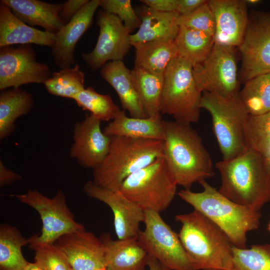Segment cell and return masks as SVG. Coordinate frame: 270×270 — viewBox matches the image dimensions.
I'll list each match as a JSON object with an SVG mask.
<instances>
[{
    "instance_id": "1",
    "label": "cell",
    "mask_w": 270,
    "mask_h": 270,
    "mask_svg": "<svg viewBox=\"0 0 270 270\" xmlns=\"http://www.w3.org/2000/svg\"><path fill=\"white\" fill-rule=\"evenodd\" d=\"M162 156L178 186L190 190L214 175L211 157L190 124L164 120Z\"/></svg>"
},
{
    "instance_id": "2",
    "label": "cell",
    "mask_w": 270,
    "mask_h": 270,
    "mask_svg": "<svg viewBox=\"0 0 270 270\" xmlns=\"http://www.w3.org/2000/svg\"><path fill=\"white\" fill-rule=\"evenodd\" d=\"M180 240L194 270H232L233 252L226 235L200 212L175 216Z\"/></svg>"
},
{
    "instance_id": "3",
    "label": "cell",
    "mask_w": 270,
    "mask_h": 270,
    "mask_svg": "<svg viewBox=\"0 0 270 270\" xmlns=\"http://www.w3.org/2000/svg\"><path fill=\"white\" fill-rule=\"evenodd\" d=\"M216 166L222 180L218 191L228 199L257 211L270 200V176L260 154L247 149Z\"/></svg>"
},
{
    "instance_id": "4",
    "label": "cell",
    "mask_w": 270,
    "mask_h": 270,
    "mask_svg": "<svg viewBox=\"0 0 270 270\" xmlns=\"http://www.w3.org/2000/svg\"><path fill=\"white\" fill-rule=\"evenodd\" d=\"M199 183L202 192L184 189L178 192V196L216 224L234 246L246 248L247 232L260 226V211L231 200L206 180Z\"/></svg>"
},
{
    "instance_id": "5",
    "label": "cell",
    "mask_w": 270,
    "mask_h": 270,
    "mask_svg": "<svg viewBox=\"0 0 270 270\" xmlns=\"http://www.w3.org/2000/svg\"><path fill=\"white\" fill-rule=\"evenodd\" d=\"M164 142L150 139L111 136L108 154L93 170L92 181L112 190H120L124 180L162 156Z\"/></svg>"
},
{
    "instance_id": "6",
    "label": "cell",
    "mask_w": 270,
    "mask_h": 270,
    "mask_svg": "<svg viewBox=\"0 0 270 270\" xmlns=\"http://www.w3.org/2000/svg\"><path fill=\"white\" fill-rule=\"evenodd\" d=\"M200 108L212 116L213 132L223 160L233 158L248 149L244 126L249 114L238 94L226 97L203 92Z\"/></svg>"
},
{
    "instance_id": "7",
    "label": "cell",
    "mask_w": 270,
    "mask_h": 270,
    "mask_svg": "<svg viewBox=\"0 0 270 270\" xmlns=\"http://www.w3.org/2000/svg\"><path fill=\"white\" fill-rule=\"evenodd\" d=\"M202 94L194 79L192 66L178 54L164 74L161 114L171 116L175 121L184 124L196 122Z\"/></svg>"
},
{
    "instance_id": "8",
    "label": "cell",
    "mask_w": 270,
    "mask_h": 270,
    "mask_svg": "<svg viewBox=\"0 0 270 270\" xmlns=\"http://www.w3.org/2000/svg\"><path fill=\"white\" fill-rule=\"evenodd\" d=\"M177 184L161 156L127 178L120 191L144 211L160 213L172 202Z\"/></svg>"
},
{
    "instance_id": "9",
    "label": "cell",
    "mask_w": 270,
    "mask_h": 270,
    "mask_svg": "<svg viewBox=\"0 0 270 270\" xmlns=\"http://www.w3.org/2000/svg\"><path fill=\"white\" fill-rule=\"evenodd\" d=\"M145 228L138 236L148 254L169 270H194L178 234L164 220L159 212L146 210Z\"/></svg>"
},
{
    "instance_id": "10",
    "label": "cell",
    "mask_w": 270,
    "mask_h": 270,
    "mask_svg": "<svg viewBox=\"0 0 270 270\" xmlns=\"http://www.w3.org/2000/svg\"><path fill=\"white\" fill-rule=\"evenodd\" d=\"M15 196L36 210L40 216L42 224L41 234L32 236L30 238L34 241L54 243L64 235L84 228L75 220L62 190H58L51 198L32 190Z\"/></svg>"
},
{
    "instance_id": "11",
    "label": "cell",
    "mask_w": 270,
    "mask_h": 270,
    "mask_svg": "<svg viewBox=\"0 0 270 270\" xmlns=\"http://www.w3.org/2000/svg\"><path fill=\"white\" fill-rule=\"evenodd\" d=\"M192 67L194 79L202 92L226 97L238 94L240 82L234 48L214 42L207 58Z\"/></svg>"
},
{
    "instance_id": "12",
    "label": "cell",
    "mask_w": 270,
    "mask_h": 270,
    "mask_svg": "<svg viewBox=\"0 0 270 270\" xmlns=\"http://www.w3.org/2000/svg\"><path fill=\"white\" fill-rule=\"evenodd\" d=\"M52 73L45 63L37 61L32 44L0 47V90L28 84H42Z\"/></svg>"
},
{
    "instance_id": "13",
    "label": "cell",
    "mask_w": 270,
    "mask_h": 270,
    "mask_svg": "<svg viewBox=\"0 0 270 270\" xmlns=\"http://www.w3.org/2000/svg\"><path fill=\"white\" fill-rule=\"evenodd\" d=\"M242 56L241 80L270 74V12L254 11L238 47Z\"/></svg>"
},
{
    "instance_id": "14",
    "label": "cell",
    "mask_w": 270,
    "mask_h": 270,
    "mask_svg": "<svg viewBox=\"0 0 270 270\" xmlns=\"http://www.w3.org/2000/svg\"><path fill=\"white\" fill-rule=\"evenodd\" d=\"M99 35L94 48L82 52L81 56L94 70L101 68L109 62L122 61L130 46V32L116 15L102 10L96 15Z\"/></svg>"
},
{
    "instance_id": "15",
    "label": "cell",
    "mask_w": 270,
    "mask_h": 270,
    "mask_svg": "<svg viewBox=\"0 0 270 270\" xmlns=\"http://www.w3.org/2000/svg\"><path fill=\"white\" fill-rule=\"evenodd\" d=\"M100 122L90 114H86L82 120L74 125L70 156L82 167L94 170L100 165L108 154L111 137L101 130Z\"/></svg>"
},
{
    "instance_id": "16",
    "label": "cell",
    "mask_w": 270,
    "mask_h": 270,
    "mask_svg": "<svg viewBox=\"0 0 270 270\" xmlns=\"http://www.w3.org/2000/svg\"><path fill=\"white\" fill-rule=\"evenodd\" d=\"M84 190L89 196L104 202L110 208L118 239L138 238L140 230V224L144 222L145 218L144 211L142 208L120 190L104 188L92 180L86 183Z\"/></svg>"
},
{
    "instance_id": "17",
    "label": "cell",
    "mask_w": 270,
    "mask_h": 270,
    "mask_svg": "<svg viewBox=\"0 0 270 270\" xmlns=\"http://www.w3.org/2000/svg\"><path fill=\"white\" fill-rule=\"evenodd\" d=\"M54 244L64 252L73 270L106 268L101 238L84 228L62 236Z\"/></svg>"
},
{
    "instance_id": "18",
    "label": "cell",
    "mask_w": 270,
    "mask_h": 270,
    "mask_svg": "<svg viewBox=\"0 0 270 270\" xmlns=\"http://www.w3.org/2000/svg\"><path fill=\"white\" fill-rule=\"evenodd\" d=\"M208 3L215 18V43L238 47L249 22L246 0H209Z\"/></svg>"
},
{
    "instance_id": "19",
    "label": "cell",
    "mask_w": 270,
    "mask_h": 270,
    "mask_svg": "<svg viewBox=\"0 0 270 270\" xmlns=\"http://www.w3.org/2000/svg\"><path fill=\"white\" fill-rule=\"evenodd\" d=\"M100 6V0H91L55 34L51 54L56 65L61 69L76 64L75 48L79 40L92 22L94 14Z\"/></svg>"
},
{
    "instance_id": "20",
    "label": "cell",
    "mask_w": 270,
    "mask_h": 270,
    "mask_svg": "<svg viewBox=\"0 0 270 270\" xmlns=\"http://www.w3.org/2000/svg\"><path fill=\"white\" fill-rule=\"evenodd\" d=\"M55 34L32 27L18 19L0 1V47L36 44L52 48Z\"/></svg>"
},
{
    "instance_id": "21",
    "label": "cell",
    "mask_w": 270,
    "mask_h": 270,
    "mask_svg": "<svg viewBox=\"0 0 270 270\" xmlns=\"http://www.w3.org/2000/svg\"><path fill=\"white\" fill-rule=\"evenodd\" d=\"M100 238L104 246L106 270H146L148 254L138 238L114 240L107 233Z\"/></svg>"
},
{
    "instance_id": "22",
    "label": "cell",
    "mask_w": 270,
    "mask_h": 270,
    "mask_svg": "<svg viewBox=\"0 0 270 270\" xmlns=\"http://www.w3.org/2000/svg\"><path fill=\"white\" fill-rule=\"evenodd\" d=\"M20 20L34 28L56 34L64 26L60 17L62 4L39 0H1Z\"/></svg>"
},
{
    "instance_id": "23",
    "label": "cell",
    "mask_w": 270,
    "mask_h": 270,
    "mask_svg": "<svg viewBox=\"0 0 270 270\" xmlns=\"http://www.w3.org/2000/svg\"><path fill=\"white\" fill-rule=\"evenodd\" d=\"M138 16L141 24L136 33L130 34L132 46L151 41L174 40L180 28V14L178 12H160L146 6L140 10Z\"/></svg>"
},
{
    "instance_id": "24",
    "label": "cell",
    "mask_w": 270,
    "mask_h": 270,
    "mask_svg": "<svg viewBox=\"0 0 270 270\" xmlns=\"http://www.w3.org/2000/svg\"><path fill=\"white\" fill-rule=\"evenodd\" d=\"M100 74L115 90L124 110L131 117L148 118L134 86L131 70L122 61L107 62L101 68Z\"/></svg>"
},
{
    "instance_id": "25",
    "label": "cell",
    "mask_w": 270,
    "mask_h": 270,
    "mask_svg": "<svg viewBox=\"0 0 270 270\" xmlns=\"http://www.w3.org/2000/svg\"><path fill=\"white\" fill-rule=\"evenodd\" d=\"M102 130L110 137L125 136L163 141L164 120L161 116L146 118L129 117L124 110H120Z\"/></svg>"
},
{
    "instance_id": "26",
    "label": "cell",
    "mask_w": 270,
    "mask_h": 270,
    "mask_svg": "<svg viewBox=\"0 0 270 270\" xmlns=\"http://www.w3.org/2000/svg\"><path fill=\"white\" fill-rule=\"evenodd\" d=\"M34 104L32 94L20 87L0 92V139L8 138L14 130L16 120L28 114Z\"/></svg>"
},
{
    "instance_id": "27",
    "label": "cell",
    "mask_w": 270,
    "mask_h": 270,
    "mask_svg": "<svg viewBox=\"0 0 270 270\" xmlns=\"http://www.w3.org/2000/svg\"><path fill=\"white\" fill-rule=\"evenodd\" d=\"M134 67L164 76L170 62L178 55L174 41H151L134 44Z\"/></svg>"
},
{
    "instance_id": "28",
    "label": "cell",
    "mask_w": 270,
    "mask_h": 270,
    "mask_svg": "<svg viewBox=\"0 0 270 270\" xmlns=\"http://www.w3.org/2000/svg\"><path fill=\"white\" fill-rule=\"evenodd\" d=\"M132 81L148 118L160 116L164 75H158L134 67L131 70Z\"/></svg>"
},
{
    "instance_id": "29",
    "label": "cell",
    "mask_w": 270,
    "mask_h": 270,
    "mask_svg": "<svg viewBox=\"0 0 270 270\" xmlns=\"http://www.w3.org/2000/svg\"><path fill=\"white\" fill-rule=\"evenodd\" d=\"M174 41L178 54L192 66L207 58L215 42L214 36L184 26H180Z\"/></svg>"
},
{
    "instance_id": "30",
    "label": "cell",
    "mask_w": 270,
    "mask_h": 270,
    "mask_svg": "<svg viewBox=\"0 0 270 270\" xmlns=\"http://www.w3.org/2000/svg\"><path fill=\"white\" fill-rule=\"evenodd\" d=\"M16 228L8 224L0 227V270H24L28 262L24 258L22 248L28 244Z\"/></svg>"
},
{
    "instance_id": "31",
    "label": "cell",
    "mask_w": 270,
    "mask_h": 270,
    "mask_svg": "<svg viewBox=\"0 0 270 270\" xmlns=\"http://www.w3.org/2000/svg\"><path fill=\"white\" fill-rule=\"evenodd\" d=\"M238 94L249 114L260 115L270 112V74L248 80Z\"/></svg>"
},
{
    "instance_id": "32",
    "label": "cell",
    "mask_w": 270,
    "mask_h": 270,
    "mask_svg": "<svg viewBox=\"0 0 270 270\" xmlns=\"http://www.w3.org/2000/svg\"><path fill=\"white\" fill-rule=\"evenodd\" d=\"M84 76L80 66L75 64L72 67L52 73L44 84L50 94L74 100L85 88Z\"/></svg>"
},
{
    "instance_id": "33",
    "label": "cell",
    "mask_w": 270,
    "mask_h": 270,
    "mask_svg": "<svg viewBox=\"0 0 270 270\" xmlns=\"http://www.w3.org/2000/svg\"><path fill=\"white\" fill-rule=\"evenodd\" d=\"M248 149L265 157L270 154V112L260 115L249 114L244 126Z\"/></svg>"
},
{
    "instance_id": "34",
    "label": "cell",
    "mask_w": 270,
    "mask_h": 270,
    "mask_svg": "<svg viewBox=\"0 0 270 270\" xmlns=\"http://www.w3.org/2000/svg\"><path fill=\"white\" fill-rule=\"evenodd\" d=\"M74 100L79 107L90 112L101 122L112 120L120 110L110 96L98 93L92 86L85 88Z\"/></svg>"
},
{
    "instance_id": "35",
    "label": "cell",
    "mask_w": 270,
    "mask_h": 270,
    "mask_svg": "<svg viewBox=\"0 0 270 270\" xmlns=\"http://www.w3.org/2000/svg\"><path fill=\"white\" fill-rule=\"evenodd\" d=\"M232 270H270V244H256L250 248L233 246Z\"/></svg>"
},
{
    "instance_id": "36",
    "label": "cell",
    "mask_w": 270,
    "mask_h": 270,
    "mask_svg": "<svg viewBox=\"0 0 270 270\" xmlns=\"http://www.w3.org/2000/svg\"><path fill=\"white\" fill-rule=\"evenodd\" d=\"M30 239L34 252V262L44 270H73L64 252L54 243H42Z\"/></svg>"
},
{
    "instance_id": "37",
    "label": "cell",
    "mask_w": 270,
    "mask_h": 270,
    "mask_svg": "<svg viewBox=\"0 0 270 270\" xmlns=\"http://www.w3.org/2000/svg\"><path fill=\"white\" fill-rule=\"evenodd\" d=\"M178 23L180 26L202 32L214 36L215 18L208 0L192 12L186 15H180Z\"/></svg>"
},
{
    "instance_id": "38",
    "label": "cell",
    "mask_w": 270,
    "mask_h": 270,
    "mask_svg": "<svg viewBox=\"0 0 270 270\" xmlns=\"http://www.w3.org/2000/svg\"><path fill=\"white\" fill-rule=\"evenodd\" d=\"M102 10L116 16L131 32L139 28L141 20L132 7L130 0H100Z\"/></svg>"
},
{
    "instance_id": "39",
    "label": "cell",
    "mask_w": 270,
    "mask_h": 270,
    "mask_svg": "<svg viewBox=\"0 0 270 270\" xmlns=\"http://www.w3.org/2000/svg\"><path fill=\"white\" fill-rule=\"evenodd\" d=\"M88 1L89 0H68L62 4L60 17L64 24L68 23Z\"/></svg>"
},
{
    "instance_id": "40",
    "label": "cell",
    "mask_w": 270,
    "mask_h": 270,
    "mask_svg": "<svg viewBox=\"0 0 270 270\" xmlns=\"http://www.w3.org/2000/svg\"><path fill=\"white\" fill-rule=\"evenodd\" d=\"M178 0H142L140 2L152 10L160 12H176Z\"/></svg>"
},
{
    "instance_id": "41",
    "label": "cell",
    "mask_w": 270,
    "mask_h": 270,
    "mask_svg": "<svg viewBox=\"0 0 270 270\" xmlns=\"http://www.w3.org/2000/svg\"><path fill=\"white\" fill-rule=\"evenodd\" d=\"M22 178V176L16 172L8 169L4 162L0 160V186H4L12 184Z\"/></svg>"
},
{
    "instance_id": "42",
    "label": "cell",
    "mask_w": 270,
    "mask_h": 270,
    "mask_svg": "<svg viewBox=\"0 0 270 270\" xmlns=\"http://www.w3.org/2000/svg\"><path fill=\"white\" fill-rule=\"evenodd\" d=\"M206 0H178L176 10L180 15L188 14L204 4Z\"/></svg>"
},
{
    "instance_id": "43",
    "label": "cell",
    "mask_w": 270,
    "mask_h": 270,
    "mask_svg": "<svg viewBox=\"0 0 270 270\" xmlns=\"http://www.w3.org/2000/svg\"><path fill=\"white\" fill-rule=\"evenodd\" d=\"M147 265L149 270H169L156 258L148 254Z\"/></svg>"
},
{
    "instance_id": "44",
    "label": "cell",
    "mask_w": 270,
    "mask_h": 270,
    "mask_svg": "<svg viewBox=\"0 0 270 270\" xmlns=\"http://www.w3.org/2000/svg\"><path fill=\"white\" fill-rule=\"evenodd\" d=\"M24 270H44L35 262H28Z\"/></svg>"
},
{
    "instance_id": "45",
    "label": "cell",
    "mask_w": 270,
    "mask_h": 270,
    "mask_svg": "<svg viewBox=\"0 0 270 270\" xmlns=\"http://www.w3.org/2000/svg\"><path fill=\"white\" fill-rule=\"evenodd\" d=\"M264 158L266 168L270 176V154Z\"/></svg>"
},
{
    "instance_id": "46",
    "label": "cell",
    "mask_w": 270,
    "mask_h": 270,
    "mask_svg": "<svg viewBox=\"0 0 270 270\" xmlns=\"http://www.w3.org/2000/svg\"><path fill=\"white\" fill-rule=\"evenodd\" d=\"M246 3L250 4H258L260 2V0H246Z\"/></svg>"
},
{
    "instance_id": "47",
    "label": "cell",
    "mask_w": 270,
    "mask_h": 270,
    "mask_svg": "<svg viewBox=\"0 0 270 270\" xmlns=\"http://www.w3.org/2000/svg\"><path fill=\"white\" fill-rule=\"evenodd\" d=\"M268 230L270 232V221L268 225Z\"/></svg>"
},
{
    "instance_id": "48",
    "label": "cell",
    "mask_w": 270,
    "mask_h": 270,
    "mask_svg": "<svg viewBox=\"0 0 270 270\" xmlns=\"http://www.w3.org/2000/svg\"><path fill=\"white\" fill-rule=\"evenodd\" d=\"M106 270V269H104V270Z\"/></svg>"
}]
</instances>
